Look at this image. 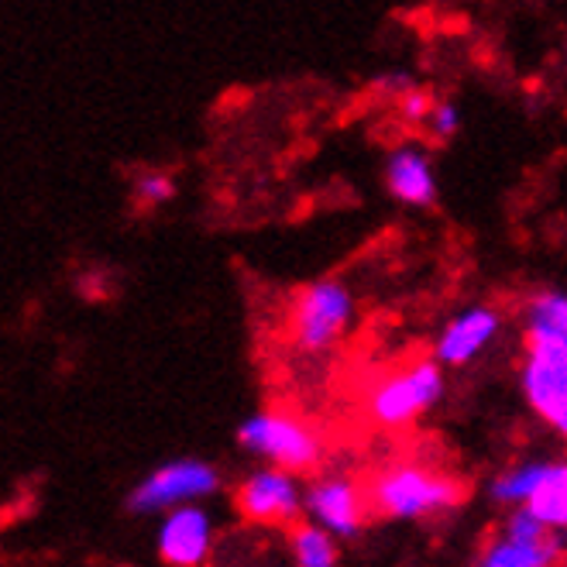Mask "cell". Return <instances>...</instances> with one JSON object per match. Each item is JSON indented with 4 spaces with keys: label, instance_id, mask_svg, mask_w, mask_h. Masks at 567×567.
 <instances>
[{
    "label": "cell",
    "instance_id": "1",
    "mask_svg": "<svg viewBox=\"0 0 567 567\" xmlns=\"http://www.w3.org/2000/svg\"><path fill=\"white\" fill-rule=\"evenodd\" d=\"M526 392L560 433H567V338L529 333Z\"/></svg>",
    "mask_w": 567,
    "mask_h": 567
},
{
    "label": "cell",
    "instance_id": "2",
    "mask_svg": "<svg viewBox=\"0 0 567 567\" xmlns=\"http://www.w3.org/2000/svg\"><path fill=\"white\" fill-rule=\"evenodd\" d=\"M375 506L389 516H416L426 509H447L461 498V485L423 468H395L372 488Z\"/></svg>",
    "mask_w": 567,
    "mask_h": 567
},
{
    "label": "cell",
    "instance_id": "3",
    "mask_svg": "<svg viewBox=\"0 0 567 567\" xmlns=\"http://www.w3.org/2000/svg\"><path fill=\"white\" fill-rule=\"evenodd\" d=\"M437 395H441L437 364L420 361V364H410V369L382 379L369 395V410L379 423L399 426V423H410L416 413H423L426 406L437 403Z\"/></svg>",
    "mask_w": 567,
    "mask_h": 567
},
{
    "label": "cell",
    "instance_id": "4",
    "mask_svg": "<svg viewBox=\"0 0 567 567\" xmlns=\"http://www.w3.org/2000/svg\"><path fill=\"white\" fill-rule=\"evenodd\" d=\"M241 444L258 454H269L282 468H292V472H307L320 461V444L310 433V426H303L292 416H279V413L245 423Z\"/></svg>",
    "mask_w": 567,
    "mask_h": 567
},
{
    "label": "cell",
    "instance_id": "5",
    "mask_svg": "<svg viewBox=\"0 0 567 567\" xmlns=\"http://www.w3.org/2000/svg\"><path fill=\"white\" fill-rule=\"evenodd\" d=\"M351 317V296L338 282H317L296 299V341L317 351L344 330Z\"/></svg>",
    "mask_w": 567,
    "mask_h": 567
},
{
    "label": "cell",
    "instance_id": "6",
    "mask_svg": "<svg viewBox=\"0 0 567 567\" xmlns=\"http://www.w3.org/2000/svg\"><path fill=\"white\" fill-rule=\"evenodd\" d=\"M217 488V475L207 468V464H196V461H179L169 464V468L155 472L145 485H138V492L131 495V509H162V506H173L183 503V498L193 495H207Z\"/></svg>",
    "mask_w": 567,
    "mask_h": 567
},
{
    "label": "cell",
    "instance_id": "7",
    "mask_svg": "<svg viewBox=\"0 0 567 567\" xmlns=\"http://www.w3.org/2000/svg\"><path fill=\"white\" fill-rule=\"evenodd\" d=\"M238 506L248 519L258 523H286L296 516V485L279 475V472H261L255 478H248V485L238 495Z\"/></svg>",
    "mask_w": 567,
    "mask_h": 567
},
{
    "label": "cell",
    "instance_id": "8",
    "mask_svg": "<svg viewBox=\"0 0 567 567\" xmlns=\"http://www.w3.org/2000/svg\"><path fill=\"white\" fill-rule=\"evenodd\" d=\"M210 526L199 509H179L169 523L162 526V557L176 567H196L207 554Z\"/></svg>",
    "mask_w": 567,
    "mask_h": 567
},
{
    "label": "cell",
    "instance_id": "9",
    "mask_svg": "<svg viewBox=\"0 0 567 567\" xmlns=\"http://www.w3.org/2000/svg\"><path fill=\"white\" fill-rule=\"evenodd\" d=\"M310 506L330 529H338V533H354L361 523L358 488L344 478H333V482H323L320 488H313Z\"/></svg>",
    "mask_w": 567,
    "mask_h": 567
},
{
    "label": "cell",
    "instance_id": "10",
    "mask_svg": "<svg viewBox=\"0 0 567 567\" xmlns=\"http://www.w3.org/2000/svg\"><path fill=\"white\" fill-rule=\"evenodd\" d=\"M495 327H498V317L492 313V310H475V313H464L461 320H454L451 327H447V333L441 338V348H437V354L444 358V361H451V364H457V361H468L492 333H495Z\"/></svg>",
    "mask_w": 567,
    "mask_h": 567
},
{
    "label": "cell",
    "instance_id": "11",
    "mask_svg": "<svg viewBox=\"0 0 567 567\" xmlns=\"http://www.w3.org/2000/svg\"><path fill=\"white\" fill-rule=\"evenodd\" d=\"M529 513L544 526H567V464H550L540 475V485L526 498Z\"/></svg>",
    "mask_w": 567,
    "mask_h": 567
},
{
    "label": "cell",
    "instance_id": "12",
    "mask_svg": "<svg viewBox=\"0 0 567 567\" xmlns=\"http://www.w3.org/2000/svg\"><path fill=\"white\" fill-rule=\"evenodd\" d=\"M389 183L392 193L410 199V204H426L433 196V176L426 169V162L416 152H399L389 165Z\"/></svg>",
    "mask_w": 567,
    "mask_h": 567
},
{
    "label": "cell",
    "instance_id": "13",
    "mask_svg": "<svg viewBox=\"0 0 567 567\" xmlns=\"http://www.w3.org/2000/svg\"><path fill=\"white\" fill-rule=\"evenodd\" d=\"M557 554H560V544L554 533H547V537L533 547H519L513 540L492 547V554L485 557V567H547Z\"/></svg>",
    "mask_w": 567,
    "mask_h": 567
},
{
    "label": "cell",
    "instance_id": "14",
    "mask_svg": "<svg viewBox=\"0 0 567 567\" xmlns=\"http://www.w3.org/2000/svg\"><path fill=\"white\" fill-rule=\"evenodd\" d=\"M533 333L567 338V299L564 296H544L533 303Z\"/></svg>",
    "mask_w": 567,
    "mask_h": 567
},
{
    "label": "cell",
    "instance_id": "15",
    "mask_svg": "<svg viewBox=\"0 0 567 567\" xmlns=\"http://www.w3.org/2000/svg\"><path fill=\"white\" fill-rule=\"evenodd\" d=\"M296 557L303 567H333V547L313 526L296 529Z\"/></svg>",
    "mask_w": 567,
    "mask_h": 567
},
{
    "label": "cell",
    "instance_id": "16",
    "mask_svg": "<svg viewBox=\"0 0 567 567\" xmlns=\"http://www.w3.org/2000/svg\"><path fill=\"white\" fill-rule=\"evenodd\" d=\"M540 475H544V468H523V472L503 478L495 485V498H503V503H509V498H529L533 488L540 485Z\"/></svg>",
    "mask_w": 567,
    "mask_h": 567
},
{
    "label": "cell",
    "instance_id": "17",
    "mask_svg": "<svg viewBox=\"0 0 567 567\" xmlns=\"http://www.w3.org/2000/svg\"><path fill=\"white\" fill-rule=\"evenodd\" d=\"M403 114H406L410 121H420V117H430L433 107H430V100H426L423 93H410V96L403 100Z\"/></svg>",
    "mask_w": 567,
    "mask_h": 567
},
{
    "label": "cell",
    "instance_id": "18",
    "mask_svg": "<svg viewBox=\"0 0 567 567\" xmlns=\"http://www.w3.org/2000/svg\"><path fill=\"white\" fill-rule=\"evenodd\" d=\"M142 193H145V199H165L173 193V186H169V179H162V176H148L142 183Z\"/></svg>",
    "mask_w": 567,
    "mask_h": 567
},
{
    "label": "cell",
    "instance_id": "19",
    "mask_svg": "<svg viewBox=\"0 0 567 567\" xmlns=\"http://www.w3.org/2000/svg\"><path fill=\"white\" fill-rule=\"evenodd\" d=\"M454 121H457V114H454V107H433V127H437V135H451L454 131Z\"/></svg>",
    "mask_w": 567,
    "mask_h": 567
}]
</instances>
